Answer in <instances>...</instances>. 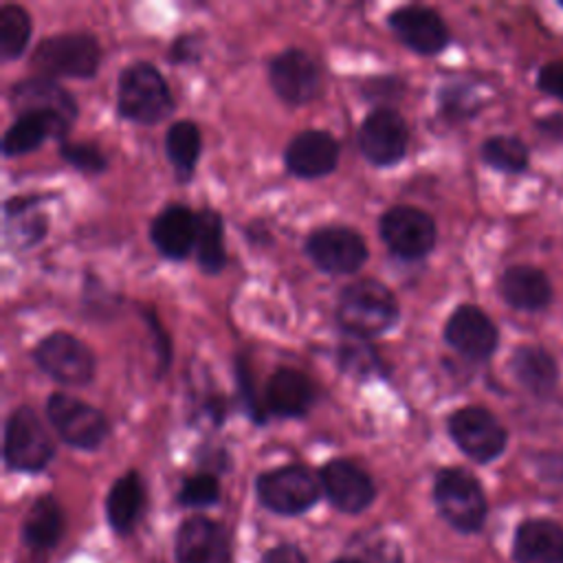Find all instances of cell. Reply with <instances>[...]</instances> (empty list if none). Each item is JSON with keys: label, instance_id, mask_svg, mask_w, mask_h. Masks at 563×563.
<instances>
[{"label": "cell", "instance_id": "9a60e30c", "mask_svg": "<svg viewBox=\"0 0 563 563\" xmlns=\"http://www.w3.org/2000/svg\"><path fill=\"white\" fill-rule=\"evenodd\" d=\"M389 29L418 55H438L449 44V29L442 15L424 4H407L389 13Z\"/></svg>", "mask_w": 563, "mask_h": 563}, {"label": "cell", "instance_id": "83f0119b", "mask_svg": "<svg viewBox=\"0 0 563 563\" xmlns=\"http://www.w3.org/2000/svg\"><path fill=\"white\" fill-rule=\"evenodd\" d=\"M167 158L174 167V174L180 183H187L198 165L200 156V130L194 121L180 119L169 125L165 134Z\"/></svg>", "mask_w": 563, "mask_h": 563}, {"label": "cell", "instance_id": "3957f363", "mask_svg": "<svg viewBox=\"0 0 563 563\" xmlns=\"http://www.w3.org/2000/svg\"><path fill=\"white\" fill-rule=\"evenodd\" d=\"M433 499L442 519L457 532L473 534L479 532L488 504L479 479L460 466H449L438 471L433 482Z\"/></svg>", "mask_w": 563, "mask_h": 563}, {"label": "cell", "instance_id": "4dcf8cb0", "mask_svg": "<svg viewBox=\"0 0 563 563\" xmlns=\"http://www.w3.org/2000/svg\"><path fill=\"white\" fill-rule=\"evenodd\" d=\"M31 40V15L18 4L0 7V55L15 59Z\"/></svg>", "mask_w": 563, "mask_h": 563}, {"label": "cell", "instance_id": "6da1fadb", "mask_svg": "<svg viewBox=\"0 0 563 563\" xmlns=\"http://www.w3.org/2000/svg\"><path fill=\"white\" fill-rule=\"evenodd\" d=\"M400 308L394 292L376 279L347 284L336 299V321L350 336L372 339L398 321Z\"/></svg>", "mask_w": 563, "mask_h": 563}, {"label": "cell", "instance_id": "2e32d148", "mask_svg": "<svg viewBox=\"0 0 563 563\" xmlns=\"http://www.w3.org/2000/svg\"><path fill=\"white\" fill-rule=\"evenodd\" d=\"M176 563H231L229 532L209 517H189L176 532Z\"/></svg>", "mask_w": 563, "mask_h": 563}, {"label": "cell", "instance_id": "5bb4252c", "mask_svg": "<svg viewBox=\"0 0 563 563\" xmlns=\"http://www.w3.org/2000/svg\"><path fill=\"white\" fill-rule=\"evenodd\" d=\"M268 81L288 106H303L319 95L321 73L317 62L301 48H286L268 64Z\"/></svg>", "mask_w": 563, "mask_h": 563}, {"label": "cell", "instance_id": "836d02e7", "mask_svg": "<svg viewBox=\"0 0 563 563\" xmlns=\"http://www.w3.org/2000/svg\"><path fill=\"white\" fill-rule=\"evenodd\" d=\"M220 497V484L216 479L213 473H196V475H189L180 490H178V504L180 506H211L216 504Z\"/></svg>", "mask_w": 563, "mask_h": 563}, {"label": "cell", "instance_id": "8d00e7d4", "mask_svg": "<svg viewBox=\"0 0 563 563\" xmlns=\"http://www.w3.org/2000/svg\"><path fill=\"white\" fill-rule=\"evenodd\" d=\"M238 378H240L242 396H244V400H246V405H249V409H251V416H253L257 422L266 420V413H262V411H260V405H257L255 394H253V380H251L249 365H244V361H242V358L238 361Z\"/></svg>", "mask_w": 563, "mask_h": 563}, {"label": "cell", "instance_id": "ba28073f", "mask_svg": "<svg viewBox=\"0 0 563 563\" xmlns=\"http://www.w3.org/2000/svg\"><path fill=\"white\" fill-rule=\"evenodd\" d=\"M35 365L66 387L88 385L95 376L92 350L68 332H51L33 350Z\"/></svg>", "mask_w": 563, "mask_h": 563}, {"label": "cell", "instance_id": "f546056e", "mask_svg": "<svg viewBox=\"0 0 563 563\" xmlns=\"http://www.w3.org/2000/svg\"><path fill=\"white\" fill-rule=\"evenodd\" d=\"M196 260L205 273H220L227 264L224 251V231L222 218L213 209H202L198 213V229H196Z\"/></svg>", "mask_w": 563, "mask_h": 563}, {"label": "cell", "instance_id": "52a82bcc", "mask_svg": "<svg viewBox=\"0 0 563 563\" xmlns=\"http://www.w3.org/2000/svg\"><path fill=\"white\" fill-rule=\"evenodd\" d=\"M4 464L11 471L37 473L55 455V444L44 422L31 407H18L4 422Z\"/></svg>", "mask_w": 563, "mask_h": 563}, {"label": "cell", "instance_id": "7c38bea8", "mask_svg": "<svg viewBox=\"0 0 563 563\" xmlns=\"http://www.w3.org/2000/svg\"><path fill=\"white\" fill-rule=\"evenodd\" d=\"M306 253L312 264L332 275H350L367 260L365 240L350 227H323L308 235Z\"/></svg>", "mask_w": 563, "mask_h": 563}, {"label": "cell", "instance_id": "9c48e42d", "mask_svg": "<svg viewBox=\"0 0 563 563\" xmlns=\"http://www.w3.org/2000/svg\"><path fill=\"white\" fill-rule=\"evenodd\" d=\"M46 418L57 435L75 449L92 451L101 446L108 438L106 416L97 407L64 391H55L48 396Z\"/></svg>", "mask_w": 563, "mask_h": 563}, {"label": "cell", "instance_id": "44dd1931", "mask_svg": "<svg viewBox=\"0 0 563 563\" xmlns=\"http://www.w3.org/2000/svg\"><path fill=\"white\" fill-rule=\"evenodd\" d=\"M508 369L519 387H523L534 398H550L559 389V363L543 345H517L508 358Z\"/></svg>", "mask_w": 563, "mask_h": 563}, {"label": "cell", "instance_id": "7402d4cb", "mask_svg": "<svg viewBox=\"0 0 563 563\" xmlns=\"http://www.w3.org/2000/svg\"><path fill=\"white\" fill-rule=\"evenodd\" d=\"M515 563H563V526L548 517H532L517 526L512 539Z\"/></svg>", "mask_w": 563, "mask_h": 563}, {"label": "cell", "instance_id": "484cf974", "mask_svg": "<svg viewBox=\"0 0 563 563\" xmlns=\"http://www.w3.org/2000/svg\"><path fill=\"white\" fill-rule=\"evenodd\" d=\"M145 510V486L136 471L121 475L108 490L106 517L117 534H130Z\"/></svg>", "mask_w": 563, "mask_h": 563}, {"label": "cell", "instance_id": "cb8c5ba5", "mask_svg": "<svg viewBox=\"0 0 563 563\" xmlns=\"http://www.w3.org/2000/svg\"><path fill=\"white\" fill-rule=\"evenodd\" d=\"M196 229L198 213L185 205H169L152 220L150 238L167 260H185L196 246Z\"/></svg>", "mask_w": 563, "mask_h": 563}, {"label": "cell", "instance_id": "1f68e13d", "mask_svg": "<svg viewBox=\"0 0 563 563\" xmlns=\"http://www.w3.org/2000/svg\"><path fill=\"white\" fill-rule=\"evenodd\" d=\"M339 365L343 372H350L356 376H369L378 367V356L367 345V339L350 336L339 347Z\"/></svg>", "mask_w": 563, "mask_h": 563}, {"label": "cell", "instance_id": "d590c367", "mask_svg": "<svg viewBox=\"0 0 563 563\" xmlns=\"http://www.w3.org/2000/svg\"><path fill=\"white\" fill-rule=\"evenodd\" d=\"M534 86L539 92L563 103V62L552 59V62L541 64L537 70Z\"/></svg>", "mask_w": 563, "mask_h": 563}, {"label": "cell", "instance_id": "b9f144b4", "mask_svg": "<svg viewBox=\"0 0 563 563\" xmlns=\"http://www.w3.org/2000/svg\"><path fill=\"white\" fill-rule=\"evenodd\" d=\"M334 563H367V561H361V559H354V556H343V559H336Z\"/></svg>", "mask_w": 563, "mask_h": 563}, {"label": "cell", "instance_id": "f1b7e54d", "mask_svg": "<svg viewBox=\"0 0 563 563\" xmlns=\"http://www.w3.org/2000/svg\"><path fill=\"white\" fill-rule=\"evenodd\" d=\"M482 163L495 172L519 176L530 165V150L523 139L515 134H493L479 145Z\"/></svg>", "mask_w": 563, "mask_h": 563}, {"label": "cell", "instance_id": "e575fe53", "mask_svg": "<svg viewBox=\"0 0 563 563\" xmlns=\"http://www.w3.org/2000/svg\"><path fill=\"white\" fill-rule=\"evenodd\" d=\"M59 154L66 163H70L75 169L97 176L108 167V161L103 152L95 143H79V141H62Z\"/></svg>", "mask_w": 563, "mask_h": 563}, {"label": "cell", "instance_id": "d4e9b609", "mask_svg": "<svg viewBox=\"0 0 563 563\" xmlns=\"http://www.w3.org/2000/svg\"><path fill=\"white\" fill-rule=\"evenodd\" d=\"M68 125L46 112H20L2 136V156H22L37 150L46 139L66 141Z\"/></svg>", "mask_w": 563, "mask_h": 563}, {"label": "cell", "instance_id": "7a4b0ae2", "mask_svg": "<svg viewBox=\"0 0 563 563\" xmlns=\"http://www.w3.org/2000/svg\"><path fill=\"white\" fill-rule=\"evenodd\" d=\"M117 110L123 119L141 125H154L172 114V90L154 64L134 62L121 70Z\"/></svg>", "mask_w": 563, "mask_h": 563}, {"label": "cell", "instance_id": "74e56055", "mask_svg": "<svg viewBox=\"0 0 563 563\" xmlns=\"http://www.w3.org/2000/svg\"><path fill=\"white\" fill-rule=\"evenodd\" d=\"M260 563H308V561H306V554H303L297 545L282 543V545L271 548V550L260 559Z\"/></svg>", "mask_w": 563, "mask_h": 563}, {"label": "cell", "instance_id": "4fadbf2b", "mask_svg": "<svg viewBox=\"0 0 563 563\" xmlns=\"http://www.w3.org/2000/svg\"><path fill=\"white\" fill-rule=\"evenodd\" d=\"M444 341L464 358L488 361L497 352L499 330L479 306L462 303L444 323Z\"/></svg>", "mask_w": 563, "mask_h": 563}, {"label": "cell", "instance_id": "8992f818", "mask_svg": "<svg viewBox=\"0 0 563 563\" xmlns=\"http://www.w3.org/2000/svg\"><path fill=\"white\" fill-rule=\"evenodd\" d=\"M257 499L277 515L295 517L312 508L321 497V479L301 464L266 471L255 482Z\"/></svg>", "mask_w": 563, "mask_h": 563}, {"label": "cell", "instance_id": "603a6c76", "mask_svg": "<svg viewBox=\"0 0 563 563\" xmlns=\"http://www.w3.org/2000/svg\"><path fill=\"white\" fill-rule=\"evenodd\" d=\"M317 387L299 369L279 367L266 380L264 402L266 409L282 418H301L314 405Z\"/></svg>", "mask_w": 563, "mask_h": 563}, {"label": "cell", "instance_id": "8fae6325", "mask_svg": "<svg viewBox=\"0 0 563 563\" xmlns=\"http://www.w3.org/2000/svg\"><path fill=\"white\" fill-rule=\"evenodd\" d=\"M358 147L372 165L387 167L400 163L409 147V128L400 112L387 106L374 108L361 123Z\"/></svg>", "mask_w": 563, "mask_h": 563}, {"label": "cell", "instance_id": "7bdbcfd3", "mask_svg": "<svg viewBox=\"0 0 563 563\" xmlns=\"http://www.w3.org/2000/svg\"><path fill=\"white\" fill-rule=\"evenodd\" d=\"M559 7H561V9H563V0H559Z\"/></svg>", "mask_w": 563, "mask_h": 563}, {"label": "cell", "instance_id": "5b68a950", "mask_svg": "<svg viewBox=\"0 0 563 563\" xmlns=\"http://www.w3.org/2000/svg\"><path fill=\"white\" fill-rule=\"evenodd\" d=\"M446 429L455 446L477 464L495 462L508 446V429L482 405L455 409L446 420Z\"/></svg>", "mask_w": 563, "mask_h": 563}, {"label": "cell", "instance_id": "e0dca14e", "mask_svg": "<svg viewBox=\"0 0 563 563\" xmlns=\"http://www.w3.org/2000/svg\"><path fill=\"white\" fill-rule=\"evenodd\" d=\"M319 479L330 504L341 512L356 515L365 510L376 497L372 477L350 460H330L321 468Z\"/></svg>", "mask_w": 563, "mask_h": 563}, {"label": "cell", "instance_id": "f35d334b", "mask_svg": "<svg viewBox=\"0 0 563 563\" xmlns=\"http://www.w3.org/2000/svg\"><path fill=\"white\" fill-rule=\"evenodd\" d=\"M534 130H539L548 139H561L563 136V114L552 112L534 121Z\"/></svg>", "mask_w": 563, "mask_h": 563}, {"label": "cell", "instance_id": "d6986e66", "mask_svg": "<svg viewBox=\"0 0 563 563\" xmlns=\"http://www.w3.org/2000/svg\"><path fill=\"white\" fill-rule=\"evenodd\" d=\"M284 163L297 178H321L339 163V141L325 130H303L286 145Z\"/></svg>", "mask_w": 563, "mask_h": 563}, {"label": "cell", "instance_id": "277c9868", "mask_svg": "<svg viewBox=\"0 0 563 563\" xmlns=\"http://www.w3.org/2000/svg\"><path fill=\"white\" fill-rule=\"evenodd\" d=\"M31 64L46 77H92L101 64V46L90 33H59L37 42Z\"/></svg>", "mask_w": 563, "mask_h": 563}, {"label": "cell", "instance_id": "60d3db41", "mask_svg": "<svg viewBox=\"0 0 563 563\" xmlns=\"http://www.w3.org/2000/svg\"><path fill=\"white\" fill-rule=\"evenodd\" d=\"M194 53H196V40H194L191 35H180V37L174 42L172 62H191V59H194Z\"/></svg>", "mask_w": 563, "mask_h": 563}, {"label": "cell", "instance_id": "ab89813d", "mask_svg": "<svg viewBox=\"0 0 563 563\" xmlns=\"http://www.w3.org/2000/svg\"><path fill=\"white\" fill-rule=\"evenodd\" d=\"M147 317V321H150V325H152V330H154V339L158 341V354L163 356V372L167 369V365H169V339L165 336V332H163V328H161V321L156 319V314L154 312H147L145 314Z\"/></svg>", "mask_w": 563, "mask_h": 563}, {"label": "cell", "instance_id": "d6a6232c", "mask_svg": "<svg viewBox=\"0 0 563 563\" xmlns=\"http://www.w3.org/2000/svg\"><path fill=\"white\" fill-rule=\"evenodd\" d=\"M438 101H440L442 114L451 121L468 119L482 108V101L477 99V95L471 90V86H464V84L444 86Z\"/></svg>", "mask_w": 563, "mask_h": 563}, {"label": "cell", "instance_id": "30bf717a", "mask_svg": "<svg viewBox=\"0 0 563 563\" xmlns=\"http://www.w3.org/2000/svg\"><path fill=\"white\" fill-rule=\"evenodd\" d=\"M380 238L387 249L400 260H422L438 240L433 218L411 205H396L380 218Z\"/></svg>", "mask_w": 563, "mask_h": 563}, {"label": "cell", "instance_id": "ac0fdd59", "mask_svg": "<svg viewBox=\"0 0 563 563\" xmlns=\"http://www.w3.org/2000/svg\"><path fill=\"white\" fill-rule=\"evenodd\" d=\"M499 297L515 310L541 312L554 301V286L548 273L532 264L508 266L497 282Z\"/></svg>", "mask_w": 563, "mask_h": 563}, {"label": "cell", "instance_id": "4316f807", "mask_svg": "<svg viewBox=\"0 0 563 563\" xmlns=\"http://www.w3.org/2000/svg\"><path fill=\"white\" fill-rule=\"evenodd\" d=\"M64 532V512L53 495L37 497L22 523V539L33 550H48L57 545Z\"/></svg>", "mask_w": 563, "mask_h": 563}, {"label": "cell", "instance_id": "ffe728a7", "mask_svg": "<svg viewBox=\"0 0 563 563\" xmlns=\"http://www.w3.org/2000/svg\"><path fill=\"white\" fill-rule=\"evenodd\" d=\"M11 108L20 112H46L57 117L64 125L73 128L77 119L75 97L48 77H29L11 88Z\"/></svg>", "mask_w": 563, "mask_h": 563}]
</instances>
